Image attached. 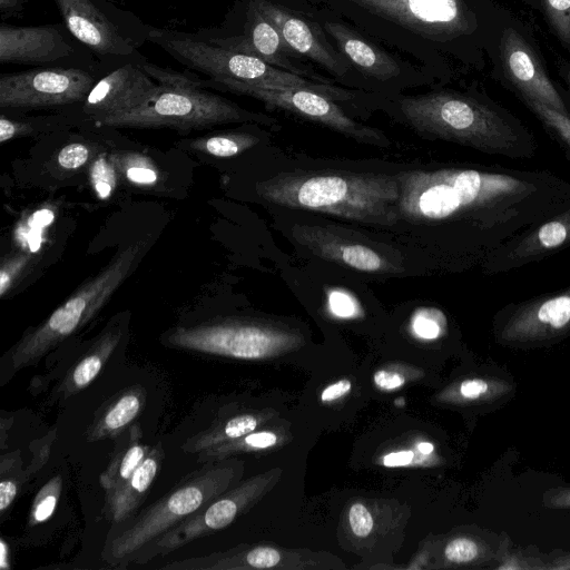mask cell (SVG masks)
Returning <instances> with one entry per match:
<instances>
[{
	"label": "cell",
	"instance_id": "obj_37",
	"mask_svg": "<svg viewBox=\"0 0 570 570\" xmlns=\"http://www.w3.org/2000/svg\"><path fill=\"white\" fill-rule=\"evenodd\" d=\"M29 262L26 254H17L2 262L0 269V295L4 296Z\"/></svg>",
	"mask_w": 570,
	"mask_h": 570
},
{
	"label": "cell",
	"instance_id": "obj_22",
	"mask_svg": "<svg viewBox=\"0 0 570 570\" xmlns=\"http://www.w3.org/2000/svg\"><path fill=\"white\" fill-rule=\"evenodd\" d=\"M145 390L128 387L115 395L94 420L87 434L88 441L116 436L138 415L145 403Z\"/></svg>",
	"mask_w": 570,
	"mask_h": 570
},
{
	"label": "cell",
	"instance_id": "obj_4",
	"mask_svg": "<svg viewBox=\"0 0 570 570\" xmlns=\"http://www.w3.org/2000/svg\"><path fill=\"white\" fill-rule=\"evenodd\" d=\"M230 478L228 468L206 463L110 535L102 559L112 566H127L139 551L218 497Z\"/></svg>",
	"mask_w": 570,
	"mask_h": 570
},
{
	"label": "cell",
	"instance_id": "obj_26",
	"mask_svg": "<svg viewBox=\"0 0 570 570\" xmlns=\"http://www.w3.org/2000/svg\"><path fill=\"white\" fill-rule=\"evenodd\" d=\"M258 141V137L247 132H220L193 139L188 146L213 157L229 158L254 147Z\"/></svg>",
	"mask_w": 570,
	"mask_h": 570
},
{
	"label": "cell",
	"instance_id": "obj_20",
	"mask_svg": "<svg viewBox=\"0 0 570 570\" xmlns=\"http://www.w3.org/2000/svg\"><path fill=\"white\" fill-rule=\"evenodd\" d=\"M163 459L161 444H157L126 481L106 491L104 505L106 519L119 524L134 514L149 491Z\"/></svg>",
	"mask_w": 570,
	"mask_h": 570
},
{
	"label": "cell",
	"instance_id": "obj_32",
	"mask_svg": "<svg viewBox=\"0 0 570 570\" xmlns=\"http://www.w3.org/2000/svg\"><path fill=\"white\" fill-rule=\"evenodd\" d=\"M140 67L158 85L173 88H205L204 80L190 72H179L169 68H161L151 62L141 60Z\"/></svg>",
	"mask_w": 570,
	"mask_h": 570
},
{
	"label": "cell",
	"instance_id": "obj_46",
	"mask_svg": "<svg viewBox=\"0 0 570 570\" xmlns=\"http://www.w3.org/2000/svg\"><path fill=\"white\" fill-rule=\"evenodd\" d=\"M18 493V485L11 479H2L0 482V511H6Z\"/></svg>",
	"mask_w": 570,
	"mask_h": 570
},
{
	"label": "cell",
	"instance_id": "obj_31",
	"mask_svg": "<svg viewBox=\"0 0 570 570\" xmlns=\"http://www.w3.org/2000/svg\"><path fill=\"white\" fill-rule=\"evenodd\" d=\"M61 484V478L57 475L40 489L31 505L30 524L43 522L51 517L60 495Z\"/></svg>",
	"mask_w": 570,
	"mask_h": 570
},
{
	"label": "cell",
	"instance_id": "obj_1",
	"mask_svg": "<svg viewBox=\"0 0 570 570\" xmlns=\"http://www.w3.org/2000/svg\"><path fill=\"white\" fill-rule=\"evenodd\" d=\"M256 191L272 204L371 225L393 226L401 218L396 175L294 170L257 183Z\"/></svg>",
	"mask_w": 570,
	"mask_h": 570
},
{
	"label": "cell",
	"instance_id": "obj_14",
	"mask_svg": "<svg viewBox=\"0 0 570 570\" xmlns=\"http://www.w3.org/2000/svg\"><path fill=\"white\" fill-rule=\"evenodd\" d=\"M139 62L125 63L97 80L81 101V110L90 120L135 109L157 94L159 85Z\"/></svg>",
	"mask_w": 570,
	"mask_h": 570
},
{
	"label": "cell",
	"instance_id": "obj_7",
	"mask_svg": "<svg viewBox=\"0 0 570 570\" xmlns=\"http://www.w3.org/2000/svg\"><path fill=\"white\" fill-rule=\"evenodd\" d=\"M494 342L512 350L551 347L570 335V286L511 302L492 320Z\"/></svg>",
	"mask_w": 570,
	"mask_h": 570
},
{
	"label": "cell",
	"instance_id": "obj_17",
	"mask_svg": "<svg viewBox=\"0 0 570 570\" xmlns=\"http://www.w3.org/2000/svg\"><path fill=\"white\" fill-rule=\"evenodd\" d=\"M208 41L234 51L255 56L276 68L297 76L328 83L320 75L294 62L295 52L287 46L277 28L252 2L243 36L210 38Z\"/></svg>",
	"mask_w": 570,
	"mask_h": 570
},
{
	"label": "cell",
	"instance_id": "obj_41",
	"mask_svg": "<svg viewBox=\"0 0 570 570\" xmlns=\"http://www.w3.org/2000/svg\"><path fill=\"white\" fill-rule=\"evenodd\" d=\"M32 127L29 122L13 120L2 115L0 117V142L3 144L14 137L29 134Z\"/></svg>",
	"mask_w": 570,
	"mask_h": 570
},
{
	"label": "cell",
	"instance_id": "obj_51",
	"mask_svg": "<svg viewBox=\"0 0 570 570\" xmlns=\"http://www.w3.org/2000/svg\"><path fill=\"white\" fill-rule=\"evenodd\" d=\"M417 449L421 453L429 454L433 451L434 446L432 443L421 442L419 443Z\"/></svg>",
	"mask_w": 570,
	"mask_h": 570
},
{
	"label": "cell",
	"instance_id": "obj_6",
	"mask_svg": "<svg viewBox=\"0 0 570 570\" xmlns=\"http://www.w3.org/2000/svg\"><path fill=\"white\" fill-rule=\"evenodd\" d=\"M140 245L124 248L95 277L85 283L11 350L9 364L17 371L37 363L49 350L91 320L130 274Z\"/></svg>",
	"mask_w": 570,
	"mask_h": 570
},
{
	"label": "cell",
	"instance_id": "obj_33",
	"mask_svg": "<svg viewBox=\"0 0 570 570\" xmlns=\"http://www.w3.org/2000/svg\"><path fill=\"white\" fill-rule=\"evenodd\" d=\"M510 539H502L501 548L495 560L494 569H540L542 570V554L525 553L521 550L510 549Z\"/></svg>",
	"mask_w": 570,
	"mask_h": 570
},
{
	"label": "cell",
	"instance_id": "obj_27",
	"mask_svg": "<svg viewBox=\"0 0 570 570\" xmlns=\"http://www.w3.org/2000/svg\"><path fill=\"white\" fill-rule=\"evenodd\" d=\"M117 169L129 183L138 186H153L159 181V171L153 160L138 153L114 155Z\"/></svg>",
	"mask_w": 570,
	"mask_h": 570
},
{
	"label": "cell",
	"instance_id": "obj_15",
	"mask_svg": "<svg viewBox=\"0 0 570 570\" xmlns=\"http://www.w3.org/2000/svg\"><path fill=\"white\" fill-rule=\"evenodd\" d=\"M500 45L504 73L522 98L537 100L570 115L537 55L514 29L503 30Z\"/></svg>",
	"mask_w": 570,
	"mask_h": 570
},
{
	"label": "cell",
	"instance_id": "obj_18",
	"mask_svg": "<svg viewBox=\"0 0 570 570\" xmlns=\"http://www.w3.org/2000/svg\"><path fill=\"white\" fill-rule=\"evenodd\" d=\"M68 32L101 57L136 56L134 46L92 0H55Z\"/></svg>",
	"mask_w": 570,
	"mask_h": 570
},
{
	"label": "cell",
	"instance_id": "obj_25",
	"mask_svg": "<svg viewBox=\"0 0 570 570\" xmlns=\"http://www.w3.org/2000/svg\"><path fill=\"white\" fill-rule=\"evenodd\" d=\"M256 428L257 419L254 415H236L190 438L181 445V450L189 454H198L205 449L240 439L253 432Z\"/></svg>",
	"mask_w": 570,
	"mask_h": 570
},
{
	"label": "cell",
	"instance_id": "obj_39",
	"mask_svg": "<svg viewBox=\"0 0 570 570\" xmlns=\"http://www.w3.org/2000/svg\"><path fill=\"white\" fill-rule=\"evenodd\" d=\"M281 560L277 550L269 547H257L246 553V563L253 568H272Z\"/></svg>",
	"mask_w": 570,
	"mask_h": 570
},
{
	"label": "cell",
	"instance_id": "obj_21",
	"mask_svg": "<svg viewBox=\"0 0 570 570\" xmlns=\"http://www.w3.org/2000/svg\"><path fill=\"white\" fill-rule=\"evenodd\" d=\"M325 29L335 39L345 57L365 75L387 80L400 73V67L391 56L347 27L327 22Z\"/></svg>",
	"mask_w": 570,
	"mask_h": 570
},
{
	"label": "cell",
	"instance_id": "obj_49",
	"mask_svg": "<svg viewBox=\"0 0 570 570\" xmlns=\"http://www.w3.org/2000/svg\"><path fill=\"white\" fill-rule=\"evenodd\" d=\"M23 0H0V10L2 14H12L21 9Z\"/></svg>",
	"mask_w": 570,
	"mask_h": 570
},
{
	"label": "cell",
	"instance_id": "obj_42",
	"mask_svg": "<svg viewBox=\"0 0 570 570\" xmlns=\"http://www.w3.org/2000/svg\"><path fill=\"white\" fill-rule=\"evenodd\" d=\"M328 303L333 313L341 317H350L356 311L354 299L342 291H332L328 296Z\"/></svg>",
	"mask_w": 570,
	"mask_h": 570
},
{
	"label": "cell",
	"instance_id": "obj_38",
	"mask_svg": "<svg viewBox=\"0 0 570 570\" xmlns=\"http://www.w3.org/2000/svg\"><path fill=\"white\" fill-rule=\"evenodd\" d=\"M348 520L353 533L357 537H366L373 529V518L361 503H354L351 507Z\"/></svg>",
	"mask_w": 570,
	"mask_h": 570
},
{
	"label": "cell",
	"instance_id": "obj_2",
	"mask_svg": "<svg viewBox=\"0 0 570 570\" xmlns=\"http://www.w3.org/2000/svg\"><path fill=\"white\" fill-rule=\"evenodd\" d=\"M400 109L422 135L481 153L518 159L532 158L538 149L534 136L518 119L474 97L436 91L405 97Z\"/></svg>",
	"mask_w": 570,
	"mask_h": 570
},
{
	"label": "cell",
	"instance_id": "obj_35",
	"mask_svg": "<svg viewBox=\"0 0 570 570\" xmlns=\"http://www.w3.org/2000/svg\"><path fill=\"white\" fill-rule=\"evenodd\" d=\"M445 327V315L438 308H422L413 317L414 332L426 340L439 337Z\"/></svg>",
	"mask_w": 570,
	"mask_h": 570
},
{
	"label": "cell",
	"instance_id": "obj_34",
	"mask_svg": "<svg viewBox=\"0 0 570 570\" xmlns=\"http://www.w3.org/2000/svg\"><path fill=\"white\" fill-rule=\"evenodd\" d=\"M552 29L564 43L570 46V0H540Z\"/></svg>",
	"mask_w": 570,
	"mask_h": 570
},
{
	"label": "cell",
	"instance_id": "obj_11",
	"mask_svg": "<svg viewBox=\"0 0 570 570\" xmlns=\"http://www.w3.org/2000/svg\"><path fill=\"white\" fill-rule=\"evenodd\" d=\"M292 237L315 256L360 272L397 274L404 271L395 254L333 226L296 224Z\"/></svg>",
	"mask_w": 570,
	"mask_h": 570
},
{
	"label": "cell",
	"instance_id": "obj_24",
	"mask_svg": "<svg viewBox=\"0 0 570 570\" xmlns=\"http://www.w3.org/2000/svg\"><path fill=\"white\" fill-rule=\"evenodd\" d=\"M140 439L141 431L136 424L130 428L128 440L114 454L109 465L99 478V482L106 491L126 481L151 450L141 443Z\"/></svg>",
	"mask_w": 570,
	"mask_h": 570
},
{
	"label": "cell",
	"instance_id": "obj_5",
	"mask_svg": "<svg viewBox=\"0 0 570 570\" xmlns=\"http://www.w3.org/2000/svg\"><path fill=\"white\" fill-rule=\"evenodd\" d=\"M232 122L272 125L274 119L243 109L204 88L159 85L157 94L139 107L94 121L101 127L173 128L187 131Z\"/></svg>",
	"mask_w": 570,
	"mask_h": 570
},
{
	"label": "cell",
	"instance_id": "obj_23",
	"mask_svg": "<svg viewBox=\"0 0 570 570\" xmlns=\"http://www.w3.org/2000/svg\"><path fill=\"white\" fill-rule=\"evenodd\" d=\"M120 336L119 330L105 332L68 373L62 384V393L71 395L88 386L116 348Z\"/></svg>",
	"mask_w": 570,
	"mask_h": 570
},
{
	"label": "cell",
	"instance_id": "obj_30",
	"mask_svg": "<svg viewBox=\"0 0 570 570\" xmlns=\"http://www.w3.org/2000/svg\"><path fill=\"white\" fill-rule=\"evenodd\" d=\"M499 551L500 549L490 550L487 546L472 538L458 537L446 544L444 556L450 562L458 564L471 563L480 560L482 557L494 558L495 562Z\"/></svg>",
	"mask_w": 570,
	"mask_h": 570
},
{
	"label": "cell",
	"instance_id": "obj_48",
	"mask_svg": "<svg viewBox=\"0 0 570 570\" xmlns=\"http://www.w3.org/2000/svg\"><path fill=\"white\" fill-rule=\"evenodd\" d=\"M413 460L412 451L393 452L383 458V464L386 466H402L407 465Z\"/></svg>",
	"mask_w": 570,
	"mask_h": 570
},
{
	"label": "cell",
	"instance_id": "obj_50",
	"mask_svg": "<svg viewBox=\"0 0 570 570\" xmlns=\"http://www.w3.org/2000/svg\"><path fill=\"white\" fill-rule=\"evenodd\" d=\"M0 568L2 570L10 568L9 547L3 539H1V541H0Z\"/></svg>",
	"mask_w": 570,
	"mask_h": 570
},
{
	"label": "cell",
	"instance_id": "obj_8",
	"mask_svg": "<svg viewBox=\"0 0 570 570\" xmlns=\"http://www.w3.org/2000/svg\"><path fill=\"white\" fill-rule=\"evenodd\" d=\"M97 82L77 67L35 68L0 77L1 109H39L83 101Z\"/></svg>",
	"mask_w": 570,
	"mask_h": 570
},
{
	"label": "cell",
	"instance_id": "obj_29",
	"mask_svg": "<svg viewBox=\"0 0 570 570\" xmlns=\"http://www.w3.org/2000/svg\"><path fill=\"white\" fill-rule=\"evenodd\" d=\"M118 169L114 155L102 154L92 159L89 179L99 199H108L116 189Z\"/></svg>",
	"mask_w": 570,
	"mask_h": 570
},
{
	"label": "cell",
	"instance_id": "obj_43",
	"mask_svg": "<svg viewBox=\"0 0 570 570\" xmlns=\"http://www.w3.org/2000/svg\"><path fill=\"white\" fill-rule=\"evenodd\" d=\"M542 569L568 570L570 569V551L551 552L542 554Z\"/></svg>",
	"mask_w": 570,
	"mask_h": 570
},
{
	"label": "cell",
	"instance_id": "obj_28",
	"mask_svg": "<svg viewBox=\"0 0 570 570\" xmlns=\"http://www.w3.org/2000/svg\"><path fill=\"white\" fill-rule=\"evenodd\" d=\"M523 101L570 156V115L558 111L537 100L523 98Z\"/></svg>",
	"mask_w": 570,
	"mask_h": 570
},
{
	"label": "cell",
	"instance_id": "obj_47",
	"mask_svg": "<svg viewBox=\"0 0 570 570\" xmlns=\"http://www.w3.org/2000/svg\"><path fill=\"white\" fill-rule=\"evenodd\" d=\"M352 389V383L348 380H341L325 387L321 394L322 402H330L342 397Z\"/></svg>",
	"mask_w": 570,
	"mask_h": 570
},
{
	"label": "cell",
	"instance_id": "obj_36",
	"mask_svg": "<svg viewBox=\"0 0 570 570\" xmlns=\"http://www.w3.org/2000/svg\"><path fill=\"white\" fill-rule=\"evenodd\" d=\"M92 157V149L82 142H72L62 147L57 154L61 169L72 171L83 167Z\"/></svg>",
	"mask_w": 570,
	"mask_h": 570
},
{
	"label": "cell",
	"instance_id": "obj_10",
	"mask_svg": "<svg viewBox=\"0 0 570 570\" xmlns=\"http://www.w3.org/2000/svg\"><path fill=\"white\" fill-rule=\"evenodd\" d=\"M236 94L255 98L268 108H277L327 127L358 142L382 148L390 146L386 136L350 118L331 97L308 88L243 87Z\"/></svg>",
	"mask_w": 570,
	"mask_h": 570
},
{
	"label": "cell",
	"instance_id": "obj_45",
	"mask_svg": "<svg viewBox=\"0 0 570 570\" xmlns=\"http://www.w3.org/2000/svg\"><path fill=\"white\" fill-rule=\"evenodd\" d=\"M404 377L396 373L390 371H377L374 374L375 384L383 390H394L404 384Z\"/></svg>",
	"mask_w": 570,
	"mask_h": 570
},
{
	"label": "cell",
	"instance_id": "obj_52",
	"mask_svg": "<svg viewBox=\"0 0 570 570\" xmlns=\"http://www.w3.org/2000/svg\"><path fill=\"white\" fill-rule=\"evenodd\" d=\"M567 78H568V82H569V86H570V70L568 71Z\"/></svg>",
	"mask_w": 570,
	"mask_h": 570
},
{
	"label": "cell",
	"instance_id": "obj_12",
	"mask_svg": "<svg viewBox=\"0 0 570 570\" xmlns=\"http://www.w3.org/2000/svg\"><path fill=\"white\" fill-rule=\"evenodd\" d=\"M570 246V203L553 215L518 233L489 254L482 264L498 275L540 262Z\"/></svg>",
	"mask_w": 570,
	"mask_h": 570
},
{
	"label": "cell",
	"instance_id": "obj_40",
	"mask_svg": "<svg viewBox=\"0 0 570 570\" xmlns=\"http://www.w3.org/2000/svg\"><path fill=\"white\" fill-rule=\"evenodd\" d=\"M542 504L548 509H570V485L547 490L542 495Z\"/></svg>",
	"mask_w": 570,
	"mask_h": 570
},
{
	"label": "cell",
	"instance_id": "obj_9",
	"mask_svg": "<svg viewBox=\"0 0 570 570\" xmlns=\"http://www.w3.org/2000/svg\"><path fill=\"white\" fill-rule=\"evenodd\" d=\"M288 341V335L273 328L235 322L177 327L164 337L171 347L245 360L265 357Z\"/></svg>",
	"mask_w": 570,
	"mask_h": 570
},
{
	"label": "cell",
	"instance_id": "obj_13",
	"mask_svg": "<svg viewBox=\"0 0 570 570\" xmlns=\"http://www.w3.org/2000/svg\"><path fill=\"white\" fill-rule=\"evenodd\" d=\"M407 29L432 38L468 31L469 16L462 0H353Z\"/></svg>",
	"mask_w": 570,
	"mask_h": 570
},
{
	"label": "cell",
	"instance_id": "obj_3",
	"mask_svg": "<svg viewBox=\"0 0 570 570\" xmlns=\"http://www.w3.org/2000/svg\"><path fill=\"white\" fill-rule=\"evenodd\" d=\"M149 39L183 65L208 76L204 87L234 94L243 87H296L320 91L332 99L347 97V92L328 83L306 79L255 56L220 47L190 33L151 29Z\"/></svg>",
	"mask_w": 570,
	"mask_h": 570
},
{
	"label": "cell",
	"instance_id": "obj_16",
	"mask_svg": "<svg viewBox=\"0 0 570 570\" xmlns=\"http://www.w3.org/2000/svg\"><path fill=\"white\" fill-rule=\"evenodd\" d=\"M73 43L60 24L14 27L0 26V62L48 65L71 57Z\"/></svg>",
	"mask_w": 570,
	"mask_h": 570
},
{
	"label": "cell",
	"instance_id": "obj_44",
	"mask_svg": "<svg viewBox=\"0 0 570 570\" xmlns=\"http://www.w3.org/2000/svg\"><path fill=\"white\" fill-rule=\"evenodd\" d=\"M277 436L272 432H250L243 436V443L246 446L255 449H265L276 443Z\"/></svg>",
	"mask_w": 570,
	"mask_h": 570
},
{
	"label": "cell",
	"instance_id": "obj_19",
	"mask_svg": "<svg viewBox=\"0 0 570 570\" xmlns=\"http://www.w3.org/2000/svg\"><path fill=\"white\" fill-rule=\"evenodd\" d=\"M250 2L277 28L295 53L306 56L337 76H343L347 71L346 65L309 22L267 0Z\"/></svg>",
	"mask_w": 570,
	"mask_h": 570
}]
</instances>
